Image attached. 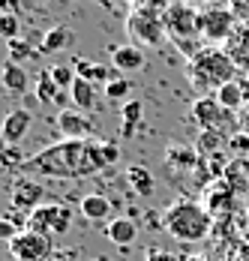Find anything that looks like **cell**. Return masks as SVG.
I'll return each mask as SVG.
<instances>
[{
    "label": "cell",
    "mask_w": 249,
    "mask_h": 261,
    "mask_svg": "<svg viewBox=\"0 0 249 261\" xmlns=\"http://www.w3.org/2000/svg\"><path fill=\"white\" fill-rule=\"evenodd\" d=\"M105 231H108V240L117 243V246H132V243L138 240V225H135L132 216H117V219H111Z\"/></svg>",
    "instance_id": "cell-17"
},
{
    "label": "cell",
    "mask_w": 249,
    "mask_h": 261,
    "mask_svg": "<svg viewBox=\"0 0 249 261\" xmlns=\"http://www.w3.org/2000/svg\"><path fill=\"white\" fill-rule=\"evenodd\" d=\"M237 30H234V15H231V9H225V6H207V9H201L198 12V36L201 39H207V42H225V39H231Z\"/></svg>",
    "instance_id": "cell-6"
},
{
    "label": "cell",
    "mask_w": 249,
    "mask_h": 261,
    "mask_svg": "<svg viewBox=\"0 0 249 261\" xmlns=\"http://www.w3.org/2000/svg\"><path fill=\"white\" fill-rule=\"evenodd\" d=\"M162 21H165L168 36H175L180 48H186V39H195L198 36V12L192 6H186V3L168 6V12L162 15Z\"/></svg>",
    "instance_id": "cell-7"
},
{
    "label": "cell",
    "mask_w": 249,
    "mask_h": 261,
    "mask_svg": "<svg viewBox=\"0 0 249 261\" xmlns=\"http://www.w3.org/2000/svg\"><path fill=\"white\" fill-rule=\"evenodd\" d=\"M123 177L126 183L132 186V192L135 195H141V198H150L153 195V189H156V180H153V174H150L144 165H126V171H123Z\"/></svg>",
    "instance_id": "cell-18"
},
{
    "label": "cell",
    "mask_w": 249,
    "mask_h": 261,
    "mask_svg": "<svg viewBox=\"0 0 249 261\" xmlns=\"http://www.w3.org/2000/svg\"><path fill=\"white\" fill-rule=\"evenodd\" d=\"M186 261H204V258H201V255H195V258H186Z\"/></svg>",
    "instance_id": "cell-35"
},
{
    "label": "cell",
    "mask_w": 249,
    "mask_h": 261,
    "mask_svg": "<svg viewBox=\"0 0 249 261\" xmlns=\"http://www.w3.org/2000/svg\"><path fill=\"white\" fill-rule=\"evenodd\" d=\"M222 144H228V138H225L219 129H207V132H201L198 135V153L201 156H213V153H219L222 150Z\"/></svg>",
    "instance_id": "cell-25"
},
{
    "label": "cell",
    "mask_w": 249,
    "mask_h": 261,
    "mask_svg": "<svg viewBox=\"0 0 249 261\" xmlns=\"http://www.w3.org/2000/svg\"><path fill=\"white\" fill-rule=\"evenodd\" d=\"M3 87L9 93H27L30 90V75H27V69L21 63H15V60L3 63Z\"/></svg>",
    "instance_id": "cell-19"
},
{
    "label": "cell",
    "mask_w": 249,
    "mask_h": 261,
    "mask_svg": "<svg viewBox=\"0 0 249 261\" xmlns=\"http://www.w3.org/2000/svg\"><path fill=\"white\" fill-rule=\"evenodd\" d=\"M198 162H201L198 147H189V144H168V147H165V165L175 168L177 174L192 171Z\"/></svg>",
    "instance_id": "cell-14"
},
{
    "label": "cell",
    "mask_w": 249,
    "mask_h": 261,
    "mask_svg": "<svg viewBox=\"0 0 249 261\" xmlns=\"http://www.w3.org/2000/svg\"><path fill=\"white\" fill-rule=\"evenodd\" d=\"M228 114H231V111H225L222 105L216 102V96H201V99H195L192 108H189V117L201 126V132L219 129L225 120H228Z\"/></svg>",
    "instance_id": "cell-10"
},
{
    "label": "cell",
    "mask_w": 249,
    "mask_h": 261,
    "mask_svg": "<svg viewBox=\"0 0 249 261\" xmlns=\"http://www.w3.org/2000/svg\"><path fill=\"white\" fill-rule=\"evenodd\" d=\"M129 93H132V81L123 79V75H114V79L105 84V96H108L111 102H120V99L129 102Z\"/></svg>",
    "instance_id": "cell-26"
},
{
    "label": "cell",
    "mask_w": 249,
    "mask_h": 261,
    "mask_svg": "<svg viewBox=\"0 0 249 261\" xmlns=\"http://www.w3.org/2000/svg\"><path fill=\"white\" fill-rule=\"evenodd\" d=\"M9 198H12V207L15 210L33 213L36 207H42V201H45V186L36 177H18V180L12 183Z\"/></svg>",
    "instance_id": "cell-9"
},
{
    "label": "cell",
    "mask_w": 249,
    "mask_h": 261,
    "mask_svg": "<svg viewBox=\"0 0 249 261\" xmlns=\"http://www.w3.org/2000/svg\"><path fill=\"white\" fill-rule=\"evenodd\" d=\"M162 231H168L180 243H201L210 234V213L189 198H177L162 213Z\"/></svg>",
    "instance_id": "cell-3"
},
{
    "label": "cell",
    "mask_w": 249,
    "mask_h": 261,
    "mask_svg": "<svg viewBox=\"0 0 249 261\" xmlns=\"http://www.w3.org/2000/svg\"><path fill=\"white\" fill-rule=\"evenodd\" d=\"M111 207H114V201L108 195H102V192H90V195L78 198L81 216L90 219V222H111Z\"/></svg>",
    "instance_id": "cell-13"
},
{
    "label": "cell",
    "mask_w": 249,
    "mask_h": 261,
    "mask_svg": "<svg viewBox=\"0 0 249 261\" xmlns=\"http://www.w3.org/2000/svg\"><path fill=\"white\" fill-rule=\"evenodd\" d=\"M0 33L12 42V39H18V33H21V21L15 18V15H3L0 18Z\"/></svg>",
    "instance_id": "cell-32"
},
{
    "label": "cell",
    "mask_w": 249,
    "mask_h": 261,
    "mask_svg": "<svg viewBox=\"0 0 249 261\" xmlns=\"http://www.w3.org/2000/svg\"><path fill=\"white\" fill-rule=\"evenodd\" d=\"M36 3H45V0H36Z\"/></svg>",
    "instance_id": "cell-36"
},
{
    "label": "cell",
    "mask_w": 249,
    "mask_h": 261,
    "mask_svg": "<svg viewBox=\"0 0 249 261\" xmlns=\"http://www.w3.org/2000/svg\"><path fill=\"white\" fill-rule=\"evenodd\" d=\"M69 93H72V108H78V111L96 108V84L93 81L75 79L72 87H69Z\"/></svg>",
    "instance_id": "cell-20"
},
{
    "label": "cell",
    "mask_w": 249,
    "mask_h": 261,
    "mask_svg": "<svg viewBox=\"0 0 249 261\" xmlns=\"http://www.w3.org/2000/svg\"><path fill=\"white\" fill-rule=\"evenodd\" d=\"M69 39H72V33H69V27H63V24H57V27H51V30H45L42 33V42H39V48L42 51H63L66 45H69Z\"/></svg>",
    "instance_id": "cell-22"
},
{
    "label": "cell",
    "mask_w": 249,
    "mask_h": 261,
    "mask_svg": "<svg viewBox=\"0 0 249 261\" xmlns=\"http://www.w3.org/2000/svg\"><path fill=\"white\" fill-rule=\"evenodd\" d=\"M72 66H75V75H78V79L93 81V84H99V81H102V84H108V81L114 79V75H111V69H108L105 63H90V60H81V57H78Z\"/></svg>",
    "instance_id": "cell-21"
},
{
    "label": "cell",
    "mask_w": 249,
    "mask_h": 261,
    "mask_svg": "<svg viewBox=\"0 0 249 261\" xmlns=\"http://www.w3.org/2000/svg\"><path fill=\"white\" fill-rule=\"evenodd\" d=\"M48 261H78V249L66 246V249H54L48 255Z\"/></svg>",
    "instance_id": "cell-33"
},
{
    "label": "cell",
    "mask_w": 249,
    "mask_h": 261,
    "mask_svg": "<svg viewBox=\"0 0 249 261\" xmlns=\"http://www.w3.org/2000/svg\"><path fill=\"white\" fill-rule=\"evenodd\" d=\"M54 123H57V129H60L63 138H72V141L93 138V120L84 111H78V108H63Z\"/></svg>",
    "instance_id": "cell-11"
},
{
    "label": "cell",
    "mask_w": 249,
    "mask_h": 261,
    "mask_svg": "<svg viewBox=\"0 0 249 261\" xmlns=\"http://www.w3.org/2000/svg\"><path fill=\"white\" fill-rule=\"evenodd\" d=\"M126 30H129V36H132L135 42H144V45H150V48L162 45V39H165V33H168L162 15H156L153 9H147V6H135V9L129 12Z\"/></svg>",
    "instance_id": "cell-5"
},
{
    "label": "cell",
    "mask_w": 249,
    "mask_h": 261,
    "mask_svg": "<svg viewBox=\"0 0 249 261\" xmlns=\"http://www.w3.org/2000/svg\"><path fill=\"white\" fill-rule=\"evenodd\" d=\"M228 150L231 153H237V156H249V132H234L231 138H228Z\"/></svg>",
    "instance_id": "cell-31"
},
{
    "label": "cell",
    "mask_w": 249,
    "mask_h": 261,
    "mask_svg": "<svg viewBox=\"0 0 249 261\" xmlns=\"http://www.w3.org/2000/svg\"><path fill=\"white\" fill-rule=\"evenodd\" d=\"M51 79L57 81V87L69 90V87H72V81L78 79V75H75V66H66V63H57V66H51Z\"/></svg>",
    "instance_id": "cell-28"
},
{
    "label": "cell",
    "mask_w": 249,
    "mask_h": 261,
    "mask_svg": "<svg viewBox=\"0 0 249 261\" xmlns=\"http://www.w3.org/2000/svg\"><path fill=\"white\" fill-rule=\"evenodd\" d=\"M216 102L222 105L225 111H240L243 105H246V96H249V81L243 84V81H228V84H222L216 93Z\"/></svg>",
    "instance_id": "cell-16"
},
{
    "label": "cell",
    "mask_w": 249,
    "mask_h": 261,
    "mask_svg": "<svg viewBox=\"0 0 249 261\" xmlns=\"http://www.w3.org/2000/svg\"><path fill=\"white\" fill-rule=\"evenodd\" d=\"M147 261H177V255H171L168 249H159V246H150V249H147Z\"/></svg>",
    "instance_id": "cell-34"
},
{
    "label": "cell",
    "mask_w": 249,
    "mask_h": 261,
    "mask_svg": "<svg viewBox=\"0 0 249 261\" xmlns=\"http://www.w3.org/2000/svg\"><path fill=\"white\" fill-rule=\"evenodd\" d=\"M0 159H3V165L6 168H21L27 159H24V153L18 150V144H6L3 147V153H0Z\"/></svg>",
    "instance_id": "cell-30"
},
{
    "label": "cell",
    "mask_w": 249,
    "mask_h": 261,
    "mask_svg": "<svg viewBox=\"0 0 249 261\" xmlns=\"http://www.w3.org/2000/svg\"><path fill=\"white\" fill-rule=\"evenodd\" d=\"M60 90H63V87H57V81L51 79V69H42L39 79H36V99L42 105H54Z\"/></svg>",
    "instance_id": "cell-23"
},
{
    "label": "cell",
    "mask_w": 249,
    "mask_h": 261,
    "mask_svg": "<svg viewBox=\"0 0 249 261\" xmlns=\"http://www.w3.org/2000/svg\"><path fill=\"white\" fill-rule=\"evenodd\" d=\"M30 123H33V114L27 111V108H15V111H9L6 114V120H3V141L6 144H18V141H24V135L30 132Z\"/></svg>",
    "instance_id": "cell-12"
},
{
    "label": "cell",
    "mask_w": 249,
    "mask_h": 261,
    "mask_svg": "<svg viewBox=\"0 0 249 261\" xmlns=\"http://www.w3.org/2000/svg\"><path fill=\"white\" fill-rule=\"evenodd\" d=\"M54 252V240L48 234H36V231H21L15 240H9V255L15 261H48Z\"/></svg>",
    "instance_id": "cell-8"
},
{
    "label": "cell",
    "mask_w": 249,
    "mask_h": 261,
    "mask_svg": "<svg viewBox=\"0 0 249 261\" xmlns=\"http://www.w3.org/2000/svg\"><path fill=\"white\" fill-rule=\"evenodd\" d=\"M186 75H189V84L198 87V90H219L222 84L234 81L237 75V63L234 57L225 51V48H198V51L189 54V63H186Z\"/></svg>",
    "instance_id": "cell-2"
},
{
    "label": "cell",
    "mask_w": 249,
    "mask_h": 261,
    "mask_svg": "<svg viewBox=\"0 0 249 261\" xmlns=\"http://www.w3.org/2000/svg\"><path fill=\"white\" fill-rule=\"evenodd\" d=\"M30 57H36V48L27 42V39H12L9 42V60H15V63H24V60H30Z\"/></svg>",
    "instance_id": "cell-27"
},
{
    "label": "cell",
    "mask_w": 249,
    "mask_h": 261,
    "mask_svg": "<svg viewBox=\"0 0 249 261\" xmlns=\"http://www.w3.org/2000/svg\"><path fill=\"white\" fill-rule=\"evenodd\" d=\"M120 159V147L114 141H99V138H84L72 141L63 138L39 150L21 165L24 177H54V180H87L93 174L105 171Z\"/></svg>",
    "instance_id": "cell-1"
},
{
    "label": "cell",
    "mask_w": 249,
    "mask_h": 261,
    "mask_svg": "<svg viewBox=\"0 0 249 261\" xmlns=\"http://www.w3.org/2000/svg\"><path fill=\"white\" fill-rule=\"evenodd\" d=\"M120 117H123V123H144V105L138 99H129L120 105Z\"/></svg>",
    "instance_id": "cell-29"
},
{
    "label": "cell",
    "mask_w": 249,
    "mask_h": 261,
    "mask_svg": "<svg viewBox=\"0 0 249 261\" xmlns=\"http://www.w3.org/2000/svg\"><path fill=\"white\" fill-rule=\"evenodd\" d=\"M27 228L36 231V234H66L72 228V207L69 204H60V201H51V204H42L30 213L27 219Z\"/></svg>",
    "instance_id": "cell-4"
},
{
    "label": "cell",
    "mask_w": 249,
    "mask_h": 261,
    "mask_svg": "<svg viewBox=\"0 0 249 261\" xmlns=\"http://www.w3.org/2000/svg\"><path fill=\"white\" fill-rule=\"evenodd\" d=\"M228 54L234 57V63H240V66H249V24H246V27H240V30L231 36Z\"/></svg>",
    "instance_id": "cell-24"
},
{
    "label": "cell",
    "mask_w": 249,
    "mask_h": 261,
    "mask_svg": "<svg viewBox=\"0 0 249 261\" xmlns=\"http://www.w3.org/2000/svg\"><path fill=\"white\" fill-rule=\"evenodd\" d=\"M111 63L120 72H138V69H144L147 57L138 45H111Z\"/></svg>",
    "instance_id": "cell-15"
}]
</instances>
